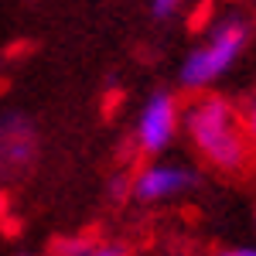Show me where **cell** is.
I'll list each match as a JSON object with an SVG mask.
<instances>
[{
  "label": "cell",
  "instance_id": "obj_1",
  "mask_svg": "<svg viewBox=\"0 0 256 256\" xmlns=\"http://www.w3.org/2000/svg\"><path fill=\"white\" fill-rule=\"evenodd\" d=\"M184 134L202 158L218 171H242L253 154L242 113L222 96H202L184 110Z\"/></svg>",
  "mask_w": 256,
  "mask_h": 256
},
{
  "label": "cell",
  "instance_id": "obj_2",
  "mask_svg": "<svg viewBox=\"0 0 256 256\" xmlns=\"http://www.w3.org/2000/svg\"><path fill=\"white\" fill-rule=\"evenodd\" d=\"M246 48V24L239 18H229V20H218L212 28V34L205 44H198L195 52L184 58L181 65V86L184 89H208L216 79H222L232 62L242 55Z\"/></svg>",
  "mask_w": 256,
  "mask_h": 256
},
{
  "label": "cell",
  "instance_id": "obj_3",
  "mask_svg": "<svg viewBox=\"0 0 256 256\" xmlns=\"http://www.w3.org/2000/svg\"><path fill=\"white\" fill-rule=\"evenodd\" d=\"M178 130H181V102H178V96L168 92V89L150 92L137 116V126H134L137 150L144 158H158L174 144Z\"/></svg>",
  "mask_w": 256,
  "mask_h": 256
},
{
  "label": "cell",
  "instance_id": "obj_4",
  "mask_svg": "<svg viewBox=\"0 0 256 256\" xmlns=\"http://www.w3.org/2000/svg\"><path fill=\"white\" fill-rule=\"evenodd\" d=\"M198 184V174L192 168H181V164H147L140 168L137 174L130 178V198L140 205H158L168 198H178L184 192H192Z\"/></svg>",
  "mask_w": 256,
  "mask_h": 256
},
{
  "label": "cell",
  "instance_id": "obj_5",
  "mask_svg": "<svg viewBox=\"0 0 256 256\" xmlns=\"http://www.w3.org/2000/svg\"><path fill=\"white\" fill-rule=\"evenodd\" d=\"M34 150H38V134H34L31 120L20 113L0 116V160L20 168V164H31Z\"/></svg>",
  "mask_w": 256,
  "mask_h": 256
},
{
  "label": "cell",
  "instance_id": "obj_6",
  "mask_svg": "<svg viewBox=\"0 0 256 256\" xmlns=\"http://www.w3.org/2000/svg\"><path fill=\"white\" fill-rule=\"evenodd\" d=\"M82 256H130V250L120 242H89V250Z\"/></svg>",
  "mask_w": 256,
  "mask_h": 256
},
{
  "label": "cell",
  "instance_id": "obj_7",
  "mask_svg": "<svg viewBox=\"0 0 256 256\" xmlns=\"http://www.w3.org/2000/svg\"><path fill=\"white\" fill-rule=\"evenodd\" d=\"M89 250V239H58L55 242V256H82Z\"/></svg>",
  "mask_w": 256,
  "mask_h": 256
},
{
  "label": "cell",
  "instance_id": "obj_8",
  "mask_svg": "<svg viewBox=\"0 0 256 256\" xmlns=\"http://www.w3.org/2000/svg\"><path fill=\"white\" fill-rule=\"evenodd\" d=\"M178 7H181V0H150V10H154V18H158V20L174 18Z\"/></svg>",
  "mask_w": 256,
  "mask_h": 256
},
{
  "label": "cell",
  "instance_id": "obj_9",
  "mask_svg": "<svg viewBox=\"0 0 256 256\" xmlns=\"http://www.w3.org/2000/svg\"><path fill=\"white\" fill-rule=\"evenodd\" d=\"M242 126H246V134L250 140H256V96L246 102V110H242Z\"/></svg>",
  "mask_w": 256,
  "mask_h": 256
},
{
  "label": "cell",
  "instance_id": "obj_10",
  "mask_svg": "<svg viewBox=\"0 0 256 256\" xmlns=\"http://www.w3.org/2000/svg\"><path fill=\"white\" fill-rule=\"evenodd\" d=\"M110 192H113V198H123V195H130V178L126 174H120L110 181Z\"/></svg>",
  "mask_w": 256,
  "mask_h": 256
},
{
  "label": "cell",
  "instance_id": "obj_11",
  "mask_svg": "<svg viewBox=\"0 0 256 256\" xmlns=\"http://www.w3.org/2000/svg\"><path fill=\"white\" fill-rule=\"evenodd\" d=\"M216 256H256L253 246H236V250H218Z\"/></svg>",
  "mask_w": 256,
  "mask_h": 256
},
{
  "label": "cell",
  "instance_id": "obj_12",
  "mask_svg": "<svg viewBox=\"0 0 256 256\" xmlns=\"http://www.w3.org/2000/svg\"><path fill=\"white\" fill-rule=\"evenodd\" d=\"M20 256H38V253H20Z\"/></svg>",
  "mask_w": 256,
  "mask_h": 256
},
{
  "label": "cell",
  "instance_id": "obj_13",
  "mask_svg": "<svg viewBox=\"0 0 256 256\" xmlns=\"http://www.w3.org/2000/svg\"><path fill=\"white\" fill-rule=\"evenodd\" d=\"M0 164H4V160H0Z\"/></svg>",
  "mask_w": 256,
  "mask_h": 256
}]
</instances>
